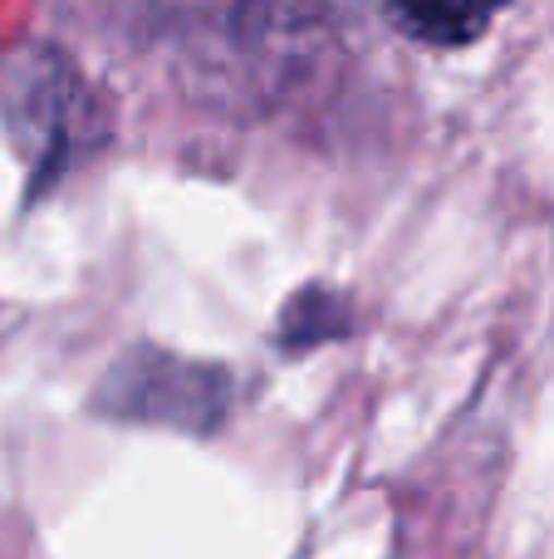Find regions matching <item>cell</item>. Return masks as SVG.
Masks as SVG:
<instances>
[{"mask_svg":"<svg viewBox=\"0 0 554 559\" xmlns=\"http://www.w3.org/2000/svg\"><path fill=\"white\" fill-rule=\"evenodd\" d=\"M0 128L20 153L29 197L55 192L113 133L98 84L55 45L0 49Z\"/></svg>","mask_w":554,"mask_h":559,"instance_id":"obj_1","label":"cell"},{"mask_svg":"<svg viewBox=\"0 0 554 559\" xmlns=\"http://www.w3.org/2000/svg\"><path fill=\"white\" fill-rule=\"evenodd\" d=\"M88 407L108 423L212 437L221 432L236 407V378L231 368L212 364V358H186L157 344H133L104 368Z\"/></svg>","mask_w":554,"mask_h":559,"instance_id":"obj_2","label":"cell"},{"mask_svg":"<svg viewBox=\"0 0 554 559\" xmlns=\"http://www.w3.org/2000/svg\"><path fill=\"white\" fill-rule=\"evenodd\" d=\"M324 0H236V45L270 79H294L320 64L329 49V15Z\"/></svg>","mask_w":554,"mask_h":559,"instance_id":"obj_3","label":"cell"},{"mask_svg":"<svg viewBox=\"0 0 554 559\" xmlns=\"http://www.w3.org/2000/svg\"><path fill=\"white\" fill-rule=\"evenodd\" d=\"M388 20L408 39L432 49H467L496 25L510 0H383Z\"/></svg>","mask_w":554,"mask_h":559,"instance_id":"obj_4","label":"cell"},{"mask_svg":"<svg viewBox=\"0 0 554 559\" xmlns=\"http://www.w3.org/2000/svg\"><path fill=\"white\" fill-rule=\"evenodd\" d=\"M353 334V305L329 285H304L285 299L280 309V329H275V344L285 354H310L320 344Z\"/></svg>","mask_w":554,"mask_h":559,"instance_id":"obj_5","label":"cell"}]
</instances>
